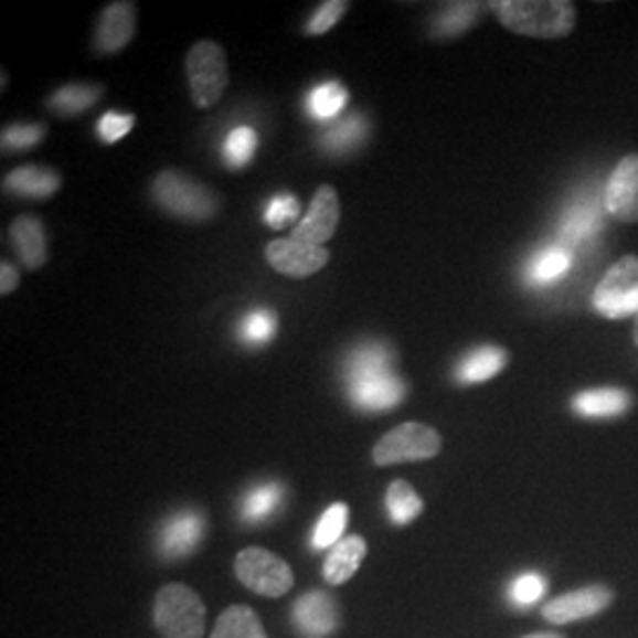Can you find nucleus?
Returning <instances> with one entry per match:
<instances>
[{
	"instance_id": "f257e3e1",
	"label": "nucleus",
	"mask_w": 638,
	"mask_h": 638,
	"mask_svg": "<svg viewBox=\"0 0 638 638\" xmlns=\"http://www.w3.org/2000/svg\"><path fill=\"white\" fill-rule=\"evenodd\" d=\"M348 397L364 412L395 410L410 395L393 366V352L381 343L358 348L348 360Z\"/></svg>"
},
{
	"instance_id": "f03ea898",
	"label": "nucleus",
	"mask_w": 638,
	"mask_h": 638,
	"mask_svg": "<svg viewBox=\"0 0 638 638\" xmlns=\"http://www.w3.org/2000/svg\"><path fill=\"white\" fill-rule=\"evenodd\" d=\"M503 29L518 36L559 41L573 33L577 8L570 0H495L487 3Z\"/></svg>"
},
{
	"instance_id": "7ed1b4c3",
	"label": "nucleus",
	"mask_w": 638,
	"mask_h": 638,
	"mask_svg": "<svg viewBox=\"0 0 638 638\" xmlns=\"http://www.w3.org/2000/svg\"><path fill=\"white\" fill-rule=\"evenodd\" d=\"M152 196L157 204L182 221H211V217L221 209L217 196L199 182L180 171H163L152 182Z\"/></svg>"
},
{
	"instance_id": "20e7f679",
	"label": "nucleus",
	"mask_w": 638,
	"mask_h": 638,
	"mask_svg": "<svg viewBox=\"0 0 638 638\" xmlns=\"http://www.w3.org/2000/svg\"><path fill=\"white\" fill-rule=\"evenodd\" d=\"M155 625L163 638H201L206 608L190 586L168 584L157 594Z\"/></svg>"
},
{
	"instance_id": "39448f33",
	"label": "nucleus",
	"mask_w": 638,
	"mask_h": 638,
	"mask_svg": "<svg viewBox=\"0 0 638 638\" xmlns=\"http://www.w3.org/2000/svg\"><path fill=\"white\" fill-rule=\"evenodd\" d=\"M184 66H188L194 107L209 109L217 105V99L223 97L230 78L225 50L213 41H199L190 47Z\"/></svg>"
},
{
	"instance_id": "423d86ee",
	"label": "nucleus",
	"mask_w": 638,
	"mask_h": 638,
	"mask_svg": "<svg viewBox=\"0 0 638 638\" xmlns=\"http://www.w3.org/2000/svg\"><path fill=\"white\" fill-rule=\"evenodd\" d=\"M443 449L440 433L426 424H402L389 430L376 443L372 457L376 466H393L405 461H426L438 457Z\"/></svg>"
},
{
	"instance_id": "0eeeda50",
	"label": "nucleus",
	"mask_w": 638,
	"mask_h": 638,
	"mask_svg": "<svg viewBox=\"0 0 638 638\" xmlns=\"http://www.w3.org/2000/svg\"><path fill=\"white\" fill-rule=\"evenodd\" d=\"M592 304L598 315L608 319L638 317V256L619 258L603 275Z\"/></svg>"
},
{
	"instance_id": "6e6552de",
	"label": "nucleus",
	"mask_w": 638,
	"mask_h": 638,
	"mask_svg": "<svg viewBox=\"0 0 638 638\" xmlns=\"http://www.w3.org/2000/svg\"><path fill=\"white\" fill-rule=\"evenodd\" d=\"M234 573L242 579L244 586L267 598H277L287 594L294 586L291 567L284 563L273 551H265L258 546L244 549L237 559H234Z\"/></svg>"
},
{
	"instance_id": "1a4fd4ad",
	"label": "nucleus",
	"mask_w": 638,
	"mask_h": 638,
	"mask_svg": "<svg viewBox=\"0 0 638 638\" xmlns=\"http://www.w3.org/2000/svg\"><path fill=\"white\" fill-rule=\"evenodd\" d=\"M603 204L615 221L625 225L638 223V155L617 161L603 192Z\"/></svg>"
},
{
	"instance_id": "9d476101",
	"label": "nucleus",
	"mask_w": 638,
	"mask_h": 638,
	"mask_svg": "<svg viewBox=\"0 0 638 638\" xmlns=\"http://www.w3.org/2000/svg\"><path fill=\"white\" fill-rule=\"evenodd\" d=\"M265 258L279 275L306 279L322 270V267L329 263L331 254L325 246H312V244H304L296 240H275L267 244Z\"/></svg>"
},
{
	"instance_id": "9b49d317",
	"label": "nucleus",
	"mask_w": 638,
	"mask_h": 638,
	"mask_svg": "<svg viewBox=\"0 0 638 638\" xmlns=\"http://www.w3.org/2000/svg\"><path fill=\"white\" fill-rule=\"evenodd\" d=\"M339 217H341L339 192H336L331 184H322L312 196L308 215L294 227L291 240L322 246L333 237L336 227H339Z\"/></svg>"
},
{
	"instance_id": "f8f14e48",
	"label": "nucleus",
	"mask_w": 638,
	"mask_h": 638,
	"mask_svg": "<svg viewBox=\"0 0 638 638\" xmlns=\"http://www.w3.org/2000/svg\"><path fill=\"white\" fill-rule=\"evenodd\" d=\"M136 24H138V8L128 3V0H119V3H109L103 12H99V20L95 26V39L93 47L97 55H116L130 43V39L136 36Z\"/></svg>"
},
{
	"instance_id": "ddd939ff",
	"label": "nucleus",
	"mask_w": 638,
	"mask_h": 638,
	"mask_svg": "<svg viewBox=\"0 0 638 638\" xmlns=\"http://www.w3.org/2000/svg\"><path fill=\"white\" fill-rule=\"evenodd\" d=\"M613 600V592L606 586H584V589L570 592L565 596L553 598L551 603L542 608L544 619L553 625H567L577 623V619L594 617L600 610H606Z\"/></svg>"
},
{
	"instance_id": "4468645a",
	"label": "nucleus",
	"mask_w": 638,
	"mask_h": 638,
	"mask_svg": "<svg viewBox=\"0 0 638 638\" xmlns=\"http://www.w3.org/2000/svg\"><path fill=\"white\" fill-rule=\"evenodd\" d=\"M204 534V518L196 511H180L166 520L159 532V551L166 559H178L192 553Z\"/></svg>"
},
{
	"instance_id": "2eb2a0df",
	"label": "nucleus",
	"mask_w": 638,
	"mask_h": 638,
	"mask_svg": "<svg viewBox=\"0 0 638 638\" xmlns=\"http://www.w3.org/2000/svg\"><path fill=\"white\" fill-rule=\"evenodd\" d=\"M291 615L296 627L308 638L329 636L336 629V617H339V613H336V603L322 592L300 596Z\"/></svg>"
},
{
	"instance_id": "dca6fc26",
	"label": "nucleus",
	"mask_w": 638,
	"mask_h": 638,
	"mask_svg": "<svg viewBox=\"0 0 638 638\" xmlns=\"http://www.w3.org/2000/svg\"><path fill=\"white\" fill-rule=\"evenodd\" d=\"M10 240L26 270H41L47 263L45 227L36 215L14 217V223L10 225Z\"/></svg>"
},
{
	"instance_id": "f3484780",
	"label": "nucleus",
	"mask_w": 638,
	"mask_h": 638,
	"mask_svg": "<svg viewBox=\"0 0 638 638\" xmlns=\"http://www.w3.org/2000/svg\"><path fill=\"white\" fill-rule=\"evenodd\" d=\"M631 402L634 397L625 389L606 385V389H589L577 393L573 397V412L586 418H613L625 414L631 407Z\"/></svg>"
},
{
	"instance_id": "a211bd4d",
	"label": "nucleus",
	"mask_w": 638,
	"mask_h": 638,
	"mask_svg": "<svg viewBox=\"0 0 638 638\" xmlns=\"http://www.w3.org/2000/svg\"><path fill=\"white\" fill-rule=\"evenodd\" d=\"M60 176L43 166H20L6 176L3 190L17 196L29 199H47L60 190Z\"/></svg>"
},
{
	"instance_id": "6ab92c4d",
	"label": "nucleus",
	"mask_w": 638,
	"mask_h": 638,
	"mask_svg": "<svg viewBox=\"0 0 638 638\" xmlns=\"http://www.w3.org/2000/svg\"><path fill=\"white\" fill-rule=\"evenodd\" d=\"M507 364H509V352H507V348H499V345H480V348H474V350L468 352V355L459 362V366H457V381H459V383H466V385L490 381V379L497 376Z\"/></svg>"
},
{
	"instance_id": "aec40b11",
	"label": "nucleus",
	"mask_w": 638,
	"mask_h": 638,
	"mask_svg": "<svg viewBox=\"0 0 638 638\" xmlns=\"http://www.w3.org/2000/svg\"><path fill=\"white\" fill-rule=\"evenodd\" d=\"M490 10L482 3H447L440 12L433 17L430 36L433 39H457L461 33L471 31V26L480 20V14Z\"/></svg>"
},
{
	"instance_id": "412c9836",
	"label": "nucleus",
	"mask_w": 638,
	"mask_h": 638,
	"mask_svg": "<svg viewBox=\"0 0 638 638\" xmlns=\"http://www.w3.org/2000/svg\"><path fill=\"white\" fill-rule=\"evenodd\" d=\"M366 556V542L360 534H352L336 544L325 561V579L329 584H343L358 573L362 559Z\"/></svg>"
},
{
	"instance_id": "4be33fe9",
	"label": "nucleus",
	"mask_w": 638,
	"mask_h": 638,
	"mask_svg": "<svg viewBox=\"0 0 638 638\" xmlns=\"http://www.w3.org/2000/svg\"><path fill=\"white\" fill-rule=\"evenodd\" d=\"M570 265H573L570 248H565L563 244H553L542 248L534 258H530L525 267V279L534 284V287H546V284H553L565 277Z\"/></svg>"
},
{
	"instance_id": "5701e85b",
	"label": "nucleus",
	"mask_w": 638,
	"mask_h": 638,
	"mask_svg": "<svg viewBox=\"0 0 638 638\" xmlns=\"http://www.w3.org/2000/svg\"><path fill=\"white\" fill-rule=\"evenodd\" d=\"M103 95H105L103 86H93V83H70V86H62L60 91L50 95L47 107L57 116H62V119H66V116H78L91 109Z\"/></svg>"
},
{
	"instance_id": "b1692460",
	"label": "nucleus",
	"mask_w": 638,
	"mask_h": 638,
	"mask_svg": "<svg viewBox=\"0 0 638 638\" xmlns=\"http://www.w3.org/2000/svg\"><path fill=\"white\" fill-rule=\"evenodd\" d=\"M211 638H265V631L254 610L246 606H232L217 619Z\"/></svg>"
},
{
	"instance_id": "393cba45",
	"label": "nucleus",
	"mask_w": 638,
	"mask_h": 638,
	"mask_svg": "<svg viewBox=\"0 0 638 638\" xmlns=\"http://www.w3.org/2000/svg\"><path fill=\"white\" fill-rule=\"evenodd\" d=\"M385 509L395 525H410L416 515H422L424 501L405 480H393L385 492Z\"/></svg>"
},
{
	"instance_id": "a878e982",
	"label": "nucleus",
	"mask_w": 638,
	"mask_h": 638,
	"mask_svg": "<svg viewBox=\"0 0 638 638\" xmlns=\"http://www.w3.org/2000/svg\"><path fill=\"white\" fill-rule=\"evenodd\" d=\"M350 93L339 81H327L322 86H317L308 97V109L317 121H331L343 111L348 105Z\"/></svg>"
},
{
	"instance_id": "bb28decb",
	"label": "nucleus",
	"mask_w": 638,
	"mask_h": 638,
	"mask_svg": "<svg viewBox=\"0 0 638 638\" xmlns=\"http://www.w3.org/2000/svg\"><path fill=\"white\" fill-rule=\"evenodd\" d=\"M600 211L594 204H577L565 215L563 221V246H573L577 242L592 240L596 232H600Z\"/></svg>"
},
{
	"instance_id": "cd10ccee",
	"label": "nucleus",
	"mask_w": 638,
	"mask_h": 638,
	"mask_svg": "<svg viewBox=\"0 0 638 638\" xmlns=\"http://www.w3.org/2000/svg\"><path fill=\"white\" fill-rule=\"evenodd\" d=\"M281 485L279 482H263L251 490L242 501V518L248 523H260V520L270 518L281 503Z\"/></svg>"
},
{
	"instance_id": "c85d7f7f",
	"label": "nucleus",
	"mask_w": 638,
	"mask_h": 638,
	"mask_svg": "<svg viewBox=\"0 0 638 638\" xmlns=\"http://www.w3.org/2000/svg\"><path fill=\"white\" fill-rule=\"evenodd\" d=\"M366 130H369V126L362 116H348V119L339 121L325 132L322 145L331 155H348L352 147L364 142Z\"/></svg>"
},
{
	"instance_id": "c756f323",
	"label": "nucleus",
	"mask_w": 638,
	"mask_h": 638,
	"mask_svg": "<svg viewBox=\"0 0 638 638\" xmlns=\"http://www.w3.org/2000/svg\"><path fill=\"white\" fill-rule=\"evenodd\" d=\"M348 523V507L343 501L331 503V507L319 518V523L312 532V546L315 549H333L339 544L341 534Z\"/></svg>"
},
{
	"instance_id": "7c9ffc66",
	"label": "nucleus",
	"mask_w": 638,
	"mask_h": 638,
	"mask_svg": "<svg viewBox=\"0 0 638 638\" xmlns=\"http://www.w3.org/2000/svg\"><path fill=\"white\" fill-rule=\"evenodd\" d=\"M277 336V315L273 310H251L240 322V339L248 345H265Z\"/></svg>"
},
{
	"instance_id": "2f4dec72",
	"label": "nucleus",
	"mask_w": 638,
	"mask_h": 638,
	"mask_svg": "<svg viewBox=\"0 0 638 638\" xmlns=\"http://www.w3.org/2000/svg\"><path fill=\"white\" fill-rule=\"evenodd\" d=\"M258 149V132L248 126H240L234 128L223 147V155H225V163L230 168H242L246 166L251 159H254Z\"/></svg>"
},
{
	"instance_id": "473e14b6",
	"label": "nucleus",
	"mask_w": 638,
	"mask_h": 638,
	"mask_svg": "<svg viewBox=\"0 0 638 638\" xmlns=\"http://www.w3.org/2000/svg\"><path fill=\"white\" fill-rule=\"evenodd\" d=\"M45 138V126L41 124H12L3 128V152H24V149L36 147Z\"/></svg>"
},
{
	"instance_id": "72a5a7b5",
	"label": "nucleus",
	"mask_w": 638,
	"mask_h": 638,
	"mask_svg": "<svg viewBox=\"0 0 638 638\" xmlns=\"http://www.w3.org/2000/svg\"><path fill=\"white\" fill-rule=\"evenodd\" d=\"M546 594V577L536 573L518 575L509 586V598L518 608H530Z\"/></svg>"
},
{
	"instance_id": "f704fd0d",
	"label": "nucleus",
	"mask_w": 638,
	"mask_h": 638,
	"mask_svg": "<svg viewBox=\"0 0 638 638\" xmlns=\"http://www.w3.org/2000/svg\"><path fill=\"white\" fill-rule=\"evenodd\" d=\"M345 0H327V3L319 6V10L310 17V22L306 24L308 36H322V33L331 31L336 24L341 22V17L348 12Z\"/></svg>"
},
{
	"instance_id": "c9c22d12",
	"label": "nucleus",
	"mask_w": 638,
	"mask_h": 638,
	"mask_svg": "<svg viewBox=\"0 0 638 638\" xmlns=\"http://www.w3.org/2000/svg\"><path fill=\"white\" fill-rule=\"evenodd\" d=\"M300 213V204L294 194H277L270 199V204L265 209V223L273 230H284L291 225Z\"/></svg>"
},
{
	"instance_id": "e433bc0d",
	"label": "nucleus",
	"mask_w": 638,
	"mask_h": 638,
	"mask_svg": "<svg viewBox=\"0 0 638 638\" xmlns=\"http://www.w3.org/2000/svg\"><path fill=\"white\" fill-rule=\"evenodd\" d=\"M136 126V116L132 114H119V111H107L97 124V136L105 145L119 142L124 136Z\"/></svg>"
},
{
	"instance_id": "4c0bfd02",
	"label": "nucleus",
	"mask_w": 638,
	"mask_h": 638,
	"mask_svg": "<svg viewBox=\"0 0 638 638\" xmlns=\"http://www.w3.org/2000/svg\"><path fill=\"white\" fill-rule=\"evenodd\" d=\"M17 287H20V273H17V267L12 263L3 260V265H0V294L8 296Z\"/></svg>"
},
{
	"instance_id": "58836bf2",
	"label": "nucleus",
	"mask_w": 638,
	"mask_h": 638,
	"mask_svg": "<svg viewBox=\"0 0 638 638\" xmlns=\"http://www.w3.org/2000/svg\"><path fill=\"white\" fill-rule=\"evenodd\" d=\"M525 638H561V636H556V634H530Z\"/></svg>"
},
{
	"instance_id": "ea45409f",
	"label": "nucleus",
	"mask_w": 638,
	"mask_h": 638,
	"mask_svg": "<svg viewBox=\"0 0 638 638\" xmlns=\"http://www.w3.org/2000/svg\"><path fill=\"white\" fill-rule=\"evenodd\" d=\"M634 343L638 345V317H636V325H634Z\"/></svg>"
}]
</instances>
